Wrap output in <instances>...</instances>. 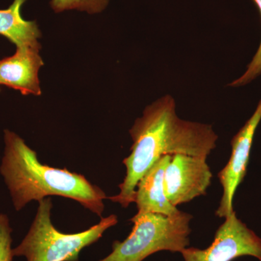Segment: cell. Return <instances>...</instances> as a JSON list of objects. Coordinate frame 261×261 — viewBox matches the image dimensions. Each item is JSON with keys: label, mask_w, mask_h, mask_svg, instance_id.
I'll return each mask as SVG.
<instances>
[{"label": "cell", "mask_w": 261, "mask_h": 261, "mask_svg": "<svg viewBox=\"0 0 261 261\" xmlns=\"http://www.w3.org/2000/svg\"><path fill=\"white\" fill-rule=\"evenodd\" d=\"M129 133L133 143L130 154L123 161L126 176L118 186L119 193L108 197L125 208L135 202L139 181L160 158L184 154L207 159L218 140L211 125L181 119L171 95L147 106Z\"/></svg>", "instance_id": "obj_1"}, {"label": "cell", "mask_w": 261, "mask_h": 261, "mask_svg": "<svg viewBox=\"0 0 261 261\" xmlns=\"http://www.w3.org/2000/svg\"><path fill=\"white\" fill-rule=\"evenodd\" d=\"M5 151L0 173L8 187L15 210H22L31 201L49 196L72 199L102 217L107 196L83 175L42 164L37 152L11 130H4Z\"/></svg>", "instance_id": "obj_2"}, {"label": "cell", "mask_w": 261, "mask_h": 261, "mask_svg": "<svg viewBox=\"0 0 261 261\" xmlns=\"http://www.w3.org/2000/svg\"><path fill=\"white\" fill-rule=\"evenodd\" d=\"M51 208L49 197L39 201L35 219L21 243L13 249V256L25 257L27 261H79L84 248L95 243L106 230L118 224V217L112 214L82 232L65 233L53 224Z\"/></svg>", "instance_id": "obj_3"}, {"label": "cell", "mask_w": 261, "mask_h": 261, "mask_svg": "<svg viewBox=\"0 0 261 261\" xmlns=\"http://www.w3.org/2000/svg\"><path fill=\"white\" fill-rule=\"evenodd\" d=\"M191 214L179 211L171 216L137 212L130 219L132 232L123 241H115L113 250L99 261H143L160 251L181 252L190 245Z\"/></svg>", "instance_id": "obj_4"}, {"label": "cell", "mask_w": 261, "mask_h": 261, "mask_svg": "<svg viewBox=\"0 0 261 261\" xmlns=\"http://www.w3.org/2000/svg\"><path fill=\"white\" fill-rule=\"evenodd\" d=\"M180 253L185 261H232L243 256L261 261V238L239 219L233 211L225 218L207 248L186 247Z\"/></svg>", "instance_id": "obj_5"}, {"label": "cell", "mask_w": 261, "mask_h": 261, "mask_svg": "<svg viewBox=\"0 0 261 261\" xmlns=\"http://www.w3.org/2000/svg\"><path fill=\"white\" fill-rule=\"evenodd\" d=\"M205 158L175 154L165 171V193L175 207L205 195L213 174Z\"/></svg>", "instance_id": "obj_6"}, {"label": "cell", "mask_w": 261, "mask_h": 261, "mask_svg": "<svg viewBox=\"0 0 261 261\" xmlns=\"http://www.w3.org/2000/svg\"><path fill=\"white\" fill-rule=\"evenodd\" d=\"M261 121V99L256 109L231 140V154L226 166L218 174L223 195L216 215L226 218L233 212V200L237 189L247 173L255 130Z\"/></svg>", "instance_id": "obj_7"}, {"label": "cell", "mask_w": 261, "mask_h": 261, "mask_svg": "<svg viewBox=\"0 0 261 261\" xmlns=\"http://www.w3.org/2000/svg\"><path fill=\"white\" fill-rule=\"evenodd\" d=\"M40 49L17 47L13 56L0 60V85L20 91L24 95L42 94L39 72L44 65Z\"/></svg>", "instance_id": "obj_8"}, {"label": "cell", "mask_w": 261, "mask_h": 261, "mask_svg": "<svg viewBox=\"0 0 261 261\" xmlns=\"http://www.w3.org/2000/svg\"><path fill=\"white\" fill-rule=\"evenodd\" d=\"M171 156L166 154L160 158L139 181L135 197L138 212L171 216L179 211L168 201L165 193V171Z\"/></svg>", "instance_id": "obj_9"}, {"label": "cell", "mask_w": 261, "mask_h": 261, "mask_svg": "<svg viewBox=\"0 0 261 261\" xmlns=\"http://www.w3.org/2000/svg\"><path fill=\"white\" fill-rule=\"evenodd\" d=\"M27 0H14L5 10H0V35L4 36L17 47H28L41 49L39 39L42 33L36 21L22 17L21 8Z\"/></svg>", "instance_id": "obj_10"}, {"label": "cell", "mask_w": 261, "mask_h": 261, "mask_svg": "<svg viewBox=\"0 0 261 261\" xmlns=\"http://www.w3.org/2000/svg\"><path fill=\"white\" fill-rule=\"evenodd\" d=\"M110 1L111 0H51L50 7L56 13L75 10L95 15L104 11Z\"/></svg>", "instance_id": "obj_11"}, {"label": "cell", "mask_w": 261, "mask_h": 261, "mask_svg": "<svg viewBox=\"0 0 261 261\" xmlns=\"http://www.w3.org/2000/svg\"><path fill=\"white\" fill-rule=\"evenodd\" d=\"M258 8L261 15V0H253ZM261 74V42L258 49L254 56L250 64L247 66L246 71L238 80L228 84L229 87H240L250 83Z\"/></svg>", "instance_id": "obj_12"}, {"label": "cell", "mask_w": 261, "mask_h": 261, "mask_svg": "<svg viewBox=\"0 0 261 261\" xmlns=\"http://www.w3.org/2000/svg\"><path fill=\"white\" fill-rule=\"evenodd\" d=\"M12 231L8 216L0 214V261H13Z\"/></svg>", "instance_id": "obj_13"}]
</instances>
